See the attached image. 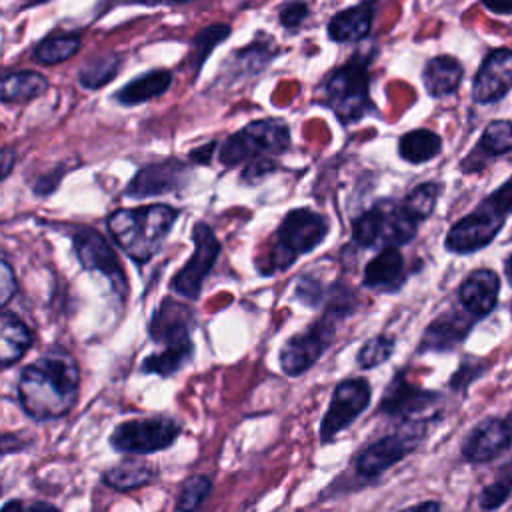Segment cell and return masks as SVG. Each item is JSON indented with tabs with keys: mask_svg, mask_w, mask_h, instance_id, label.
Masks as SVG:
<instances>
[{
	"mask_svg": "<svg viewBox=\"0 0 512 512\" xmlns=\"http://www.w3.org/2000/svg\"><path fill=\"white\" fill-rule=\"evenodd\" d=\"M474 320L460 316L458 312H448L438 316L424 332L420 342V350H446L464 340L468 328Z\"/></svg>",
	"mask_w": 512,
	"mask_h": 512,
	"instance_id": "cell-24",
	"label": "cell"
},
{
	"mask_svg": "<svg viewBox=\"0 0 512 512\" xmlns=\"http://www.w3.org/2000/svg\"><path fill=\"white\" fill-rule=\"evenodd\" d=\"M290 148V128L280 118H262L230 134L220 146L222 166H238L256 158H270Z\"/></svg>",
	"mask_w": 512,
	"mask_h": 512,
	"instance_id": "cell-5",
	"label": "cell"
},
{
	"mask_svg": "<svg viewBox=\"0 0 512 512\" xmlns=\"http://www.w3.org/2000/svg\"><path fill=\"white\" fill-rule=\"evenodd\" d=\"M510 150H512V122L510 120H494L484 128L474 152L464 158L462 170L470 172L476 168L478 158H494V156H500Z\"/></svg>",
	"mask_w": 512,
	"mask_h": 512,
	"instance_id": "cell-26",
	"label": "cell"
},
{
	"mask_svg": "<svg viewBox=\"0 0 512 512\" xmlns=\"http://www.w3.org/2000/svg\"><path fill=\"white\" fill-rule=\"evenodd\" d=\"M72 248L84 270L100 272L108 278L114 292L124 298L128 294V280L122 264L110 244L92 228H80L72 238Z\"/></svg>",
	"mask_w": 512,
	"mask_h": 512,
	"instance_id": "cell-13",
	"label": "cell"
},
{
	"mask_svg": "<svg viewBox=\"0 0 512 512\" xmlns=\"http://www.w3.org/2000/svg\"><path fill=\"white\" fill-rule=\"evenodd\" d=\"M374 20V4L362 2L356 6H350L338 14L332 16L328 22V36L330 40L344 44V42H356L368 36Z\"/></svg>",
	"mask_w": 512,
	"mask_h": 512,
	"instance_id": "cell-21",
	"label": "cell"
},
{
	"mask_svg": "<svg viewBox=\"0 0 512 512\" xmlns=\"http://www.w3.org/2000/svg\"><path fill=\"white\" fill-rule=\"evenodd\" d=\"M372 388L364 378L342 380L334 392L330 406L320 422V440L330 442L344 428H348L370 404Z\"/></svg>",
	"mask_w": 512,
	"mask_h": 512,
	"instance_id": "cell-12",
	"label": "cell"
},
{
	"mask_svg": "<svg viewBox=\"0 0 512 512\" xmlns=\"http://www.w3.org/2000/svg\"><path fill=\"white\" fill-rule=\"evenodd\" d=\"M488 10H492V12H496V14H512V2L510 4H494V2H486L484 4Z\"/></svg>",
	"mask_w": 512,
	"mask_h": 512,
	"instance_id": "cell-47",
	"label": "cell"
},
{
	"mask_svg": "<svg viewBox=\"0 0 512 512\" xmlns=\"http://www.w3.org/2000/svg\"><path fill=\"white\" fill-rule=\"evenodd\" d=\"M326 102L342 122L360 120L370 108V80L368 62L358 56L338 68L324 86Z\"/></svg>",
	"mask_w": 512,
	"mask_h": 512,
	"instance_id": "cell-8",
	"label": "cell"
},
{
	"mask_svg": "<svg viewBox=\"0 0 512 512\" xmlns=\"http://www.w3.org/2000/svg\"><path fill=\"white\" fill-rule=\"evenodd\" d=\"M438 184L434 182H424L420 186H416L412 192H408V196L402 200V206L406 208V212L422 222L424 218H428L436 206V200H438Z\"/></svg>",
	"mask_w": 512,
	"mask_h": 512,
	"instance_id": "cell-34",
	"label": "cell"
},
{
	"mask_svg": "<svg viewBox=\"0 0 512 512\" xmlns=\"http://www.w3.org/2000/svg\"><path fill=\"white\" fill-rule=\"evenodd\" d=\"M512 214V178L484 198L474 212L460 218L446 234V248L454 254H468L484 248Z\"/></svg>",
	"mask_w": 512,
	"mask_h": 512,
	"instance_id": "cell-4",
	"label": "cell"
},
{
	"mask_svg": "<svg viewBox=\"0 0 512 512\" xmlns=\"http://www.w3.org/2000/svg\"><path fill=\"white\" fill-rule=\"evenodd\" d=\"M178 210L168 204H150L140 208H122L108 216L112 240L136 262L144 264L156 256L170 234Z\"/></svg>",
	"mask_w": 512,
	"mask_h": 512,
	"instance_id": "cell-2",
	"label": "cell"
},
{
	"mask_svg": "<svg viewBox=\"0 0 512 512\" xmlns=\"http://www.w3.org/2000/svg\"><path fill=\"white\" fill-rule=\"evenodd\" d=\"M210 488H212V482L208 476L194 474L186 478L176 498L178 512H194L202 504V500L208 496Z\"/></svg>",
	"mask_w": 512,
	"mask_h": 512,
	"instance_id": "cell-36",
	"label": "cell"
},
{
	"mask_svg": "<svg viewBox=\"0 0 512 512\" xmlns=\"http://www.w3.org/2000/svg\"><path fill=\"white\" fill-rule=\"evenodd\" d=\"M440 402V396L430 390H422L410 384L404 372H398L388 384L380 400V412L404 422H422L424 414H430Z\"/></svg>",
	"mask_w": 512,
	"mask_h": 512,
	"instance_id": "cell-14",
	"label": "cell"
},
{
	"mask_svg": "<svg viewBox=\"0 0 512 512\" xmlns=\"http://www.w3.org/2000/svg\"><path fill=\"white\" fill-rule=\"evenodd\" d=\"M192 352H194L192 340L168 344L160 352L146 356L140 364V370L144 374H158V376H164V378L172 376L190 362Z\"/></svg>",
	"mask_w": 512,
	"mask_h": 512,
	"instance_id": "cell-28",
	"label": "cell"
},
{
	"mask_svg": "<svg viewBox=\"0 0 512 512\" xmlns=\"http://www.w3.org/2000/svg\"><path fill=\"white\" fill-rule=\"evenodd\" d=\"M172 84V74L168 70L156 68L146 74L136 76L132 82L124 84L116 94L114 100L122 106H136L148 102L156 96H162Z\"/></svg>",
	"mask_w": 512,
	"mask_h": 512,
	"instance_id": "cell-23",
	"label": "cell"
},
{
	"mask_svg": "<svg viewBox=\"0 0 512 512\" xmlns=\"http://www.w3.org/2000/svg\"><path fill=\"white\" fill-rule=\"evenodd\" d=\"M192 242L194 252L190 260L170 280V290L186 300H196L200 296L202 282L220 254V242L206 222H198L192 228Z\"/></svg>",
	"mask_w": 512,
	"mask_h": 512,
	"instance_id": "cell-10",
	"label": "cell"
},
{
	"mask_svg": "<svg viewBox=\"0 0 512 512\" xmlns=\"http://www.w3.org/2000/svg\"><path fill=\"white\" fill-rule=\"evenodd\" d=\"M500 292V278L492 270H476L472 272L458 290L460 304L472 318L486 316L494 310Z\"/></svg>",
	"mask_w": 512,
	"mask_h": 512,
	"instance_id": "cell-19",
	"label": "cell"
},
{
	"mask_svg": "<svg viewBox=\"0 0 512 512\" xmlns=\"http://www.w3.org/2000/svg\"><path fill=\"white\" fill-rule=\"evenodd\" d=\"M268 60H270V50H266V46L252 44V46H248L246 50H242V52L238 54L236 64H240V68L248 66V72L254 74V72L262 70Z\"/></svg>",
	"mask_w": 512,
	"mask_h": 512,
	"instance_id": "cell-38",
	"label": "cell"
},
{
	"mask_svg": "<svg viewBox=\"0 0 512 512\" xmlns=\"http://www.w3.org/2000/svg\"><path fill=\"white\" fill-rule=\"evenodd\" d=\"M512 490V464L500 470V476L482 492V508H496Z\"/></svg>",
	"mask_w": 512,
	"mask_h": 512,
	"instance_id": "cell-37",
	"label": "cell"
},
{
	"mask_svg": "<svg viewBox=\"0 0 512 512\" xmlns=\"http://www.w3.org/2000/svg\"><path fill=\"white\" fill-rule=\"evenodd\" d=\"M274 170H276V164L272 162V158H256L246 164V168L242 172V180L248 184H254L256 180L268 176Z\"/></svg>",
	"mask_w": 512,
	"mask_h": 512,
	"instance_id": "cell-41",
	"label": "cell"
},
{
	"mask_svg": "<svg viewBox=\"0 0 512 512\" xmlns=\"http://www.w3.org/2000/svg\"><path fill=\"white\" fill-rule=\"evenodd\" d=\"M178 436L180 424L168 416L132 418L114 428L110 444L124 454H152L168 448Z\"/></svg>",
	"mask_w": 512,
	"mask_h": 512,
	"instance_id": "cell-9",
	"label": "cell"
},
{
	"mask_svg": "<svg viewBox=\"0 0 512 512\" xmlns=\"http://www.w3.org/2000/svg\"><path fill=\"white\" fill-rule=\"evenodd\" d=\"M512 88V50L498 48L490 52L472 84V96L480 104L500 100Z\"/></svg>",
	"mask_w": 512,
	"mask_h": 512,
	"instance_id": "cell-16",
	"label": "cell"
},
{
	"mask_svg": "<svg viewBox=\"0 0 512 512\" xmlns=\"http://www.w3.org/2000/svg\"><path fill=\"white\" fill-rule=\"evenodd\" d=\"M328 234V220L310 208L290 210L274 236L270 252L258 260L262 274L288 270L300 254L312 252Z\"/></svg>",
	"mask_w": 512,
	"mask_h": 512,
	"instance_id": "cell-3",
	"label": "cell"
},
{
	"mask_svg": "<svg viewBox=\"0 0 512 512\" xmlns=\"http://www.w3.org/2000/svg\"><path fill=\"white\" fill-rule=\"evenodd\" d=\"M214 150H216V142L212 140V142H208V144H202V146L194 148V150L188 154V158H190L194 164H208L210 158H212V154H214Z\"/></svg>",
	"mask_w": 512,
	"mask_h": 512,
	"instance_id": "cell-44",
	"label": "cell"
},
{
	"mask_svg": "<svg viewBox=\"0 0 512 512\" xmlns=\"http://www.w3.org/2000/svg\"><path fill=\"white\" fill-rule=\"evenodd\" d=\"M48 90V80L36 70H18L2 78L0 98L2 102H26L42 96Z\"/></svg>",
	"mask_w": 512,
	"mask_h": 512,
	"instance_id": "cell-27",
	"label": "cell"
},
{
	"mask_svg": "<svg viewBox=\"0 0 512 512\" xmlns=\"http://www.w3.org/2000/svg\"><path fill=\"white\" fill-rule=\"evenodd\" d=\"M32 342L30 328L16 314L4 310L0 314V366L8 368L18 362Z\"/></svg>",
	"mask_w": 512,
	"mask_h": 512,
	"instance_id": "cell-22",
	"label": "cell"
},
{
	"mask_svg": "<svg viewBox=\"0 0 512 512\" xmlns=\"http://www.w3.org/2000/svg\"><path fill=\"white\" fill-rule=\"evenodd\" d=\"M190 322L192 310L186 304H180L172 298H164L150 318L148 334L152 342L162 346L190 340Z\"/></svg>",
	"mask_w": 512,
	"mask_h": 512,
	"instance_id": "cell-18",
	"label": "cell"
},
{
	"mask_svg": "<svg viewBox=\"0 0 512 512\" xmlns=\"http://www.w3.org/2000/svg\"><path fill=\"white\" fill-rule=\"evenodd\" d=\"M230 36V26L228 24H212L202 28L190 44V54H188V68L192 72V76H196L202 68V64L206 62V58L212 54V50Z\"/></svg>",
	"mask_w": 512,
	"mask_h": 512,
	"instance_id": "cell-32",
	"label": "cell"
},
{
	"mask_svg": "<svg viewBox=\"0 0 512 512\" xmlns=\"http://www.w3.org/2000/svg\"><path fill=\"white\" fill-rule=\"evenodd\" d=\"M342 304H348V302L332 300L326 312L322 314V318H318L306 330L294 334L284 342L278 356L280 368L284 374L298 376L306 372L324 354V350L332 344L336 322H340L350 312V306H342Z\"/></svg>",
	"mask_w": 512,
	"mask_h": 512,
	"instance_id": "cell-7",
	"label": "cell"
},
{
	"mask_svg": "<svg viewBox=\"0 0 512 512\" xmlns=\"http://www.w3.org/2000/svg\"><path fill=\"white\" fill-rule=\"evenodd\" d=\"M80 50L78 34H54L40 40L34 48V60L40 64H58L72 58Z\"/></svg>",
	"mask_w": 512,
	"mask_h": 512,
	"instance_id": "cell-33",
	"label": "cell"
},
{
	"mask_svg": "<svg viewBox=\"0 0 512 512\" xmlns=\"http://www.w3.org/2000/svg\"><path fill=\"white\" fill-rule=\"evenodd\" d=\"M442 150V140L436 132L418 128L412 132H406L398 142V154L402 160L410 164H422L438 156Z\"/></svg>",
	"mask_w": 512,
	"mask_h": 512,
	"instance_id": "cell-30",
	"label": "cell"
},
{
	"mask_svg": "<svg viewBox=\"0 0 512 512\" xmlns=\"http://www.w3.org/2000/svg\"><path fill=\"white\" fill-rule=\"evenodd\" d=\"M154 478H156L154 468L150 464H146L142 460H134V458L112 466L102 476L104 484H108L110 488H114L118 492L142 488V486L150 484Z\"/></svg>",
	"mask_w": 512,
	"mask_h": 512,
	"instance_id": "cell-29",
	"label": "cell"
},
{
	"mask_svg": "<svg viewBox=\"0 0 512 512\" xmlns=\"http://www.w3.org/2000/svg\"><path fill=\"white\" fill-rule=\"evenodd\" d=\"M188 166L180 160L154 162L140 168L128 182L124 194L128 198H148L158 194H168L184 186Z\"/></svg>",
	"mask_w": 512,
	"mask_h": 512,
	"instance_id": "cell-15",
	"label": "cell"
},
{
	"mask_svg": "<svg viewBox=\"0 0 512 512\" xmlns=\"http://www.w3.org/2000/svg\"><path fill=\"white\" fill-rule=\"evenodd\" d=\"M416 230L418 220L406 212L402 202L394 200H378L352 222V238L364 248L376 244H384V248H398L400 244H408Z\"/></svg>",
	"mask_w": 512,
	"mask_h": 512,
	"instance_id": "cell-6",
	"label": "cell"
},
{
	"mask_svg": "<svg viewBox=\"0 0 512 512\" xmlns=\"http://www.w3.org/2000/svg\"><path fill=\"white\" fill-rule=\"evenodd\" d=\"M308 12H310L308 4H304V2H290V4H286L280 10V24L284 28H298L306 20Z\"/></svg>",
	"mask_w": 512,
	"mask_h": 512,
	"instance_id": "cell-39",
	"label": "cell"
},
{
	"mask_svg": "<svg viewBox=\"0 0 512 512\" xmlns=\"http://www.w3.org/2000/svg\"><path fill=\"white\" fill-rule=\"evenodd\" d=\"M400 512H440V504L438 502H422V504H416V506H410V508H404Z\"/></svg>",
	"mask_w": 512,
	"mask_h": 512,
	"instance_id": "cell-46",
	"label": "cell"
},
{
	"mask_svg": "<svg viewBox=\"0 0 512 512\" xmlns=\"http://www.w3.org/2000/svg\"><path fill=\"white\" fill-rule=\"evenodd\" d=\"M80 388V370L74 356L64 348H52L24 366L18 378V402L34 420L66 416Z\"/></svg>",
	"mask_w": 512,
	"mask_h": 512,
	"instance_id": "cell-1",
	"label": "cell"
},
{
	"mask_svg": "<svg viewBox=\"0 0 512 512\" xmlns=\"http://www.w3.org/2000/svg\"><path fill=\"white\" fill-rule=\"evenodd\" d=\"M406 280L404 258L398 248L380 250L364 268L362 284L378 292H396Z\"/></svg>",
	"mask_w": 512,
	"mask_h": 512,
	"instance_id": "cell-20",
	"label": "cell"
},
{
	"mask_svg": "<svg viewBox=\"0 0 512 512\" xmlns=\"http://www.w3.org/2000/svg\"><path fill=\"white\" fill-rule=\"evenodd\" d=\"M122 58L116 52H104L88 58L78 70V82L86 90H98L116 78L120 72Z\"/></svg>",
	"mask_w": 512,
	"mask_h": 512,
	"instance_id": "cell-31",
	"label": "cell"
},
{
	"mask_svg": "<svg viewBox=\"0 0 512 512\" xmlns=\"http://www.w3.org/2000/svg\"><path fill=\"white\" fill-rule=\"evenodd\" d=\"M2 512H58L56 506L40 500H8L2 506Z\"/></svg>",
	"mask_w": 512,
	"mask_h": 512,
	"instance_id": "cell-42",
	"label": "cell"
},
{
	"mask_svg": "<svg viewBox=\"0 0 512 512\" xmlns=\"http://www.w3.org/2000/svg\"><path fill=\"white\" fill-rule=\"evenodd\" d=\"M506 278H508V282L512 284V254H510L508 260H506Z\"/></svg>",
	"mask_w": 512,
	"mask_h": 512,
	"instance_id": "cell-48",
	"label": "cell"
},
{
	"mask_svg": "<svg viewBox=\"0 0 512 512\" xmlns=\"http://www.w3.org/2000/svg\"><path fill=\"white\" fill-rule=\"evenodd\" d=\"M394 346H396L394 338H390L386 334H378V336H374V338H370V340H366L362 344V348L358 350L356 362L364 370L376 368V366H380L382 362H386L392 356Z\"/></svg>",
	"mask_w": 512,
	"mask_h": 512,
	"instance_id": "cell-35",
	"label": "cell"
},
{
	"mask_svg": "<svg viewBox=\"0 0 512 512\" xmlns=\"http://www.w3.org/2000/svg\"><path fill=\"white\" fill-rule=\"evenodd\" d=\"M296 298L302 300L306 306H318L320 298H322V286L320 282H314L310 276L300 278L298 286H296Z\"/></svg>",
	"mask_w": 512,
	"mask_h": 512,
	"instance_id": "cell-40",
	"label": "cell"
},
{
	"mask_svg": "<svg viewBox=\"0 0 512 512\" xmlns=\"http://www.w3.org/2000/svg\"><path fill=\"white\" fill-rule=\"evenodd\" d=\"M12 164H14V150L6 146V148L2 150V170H0L2 178H6V176H8V172H10Z\"/></svg>",
	"mask_w": 512,
	"mask_h": 512,
	"instance_id": "cell-45",
	"label": "cell"
},
{
	"mask_svg": "<svg viewBox=\"0 0 512 512\" xmlns=\"http://www.w3.org/2000/svg\"><path fill=\"white\" fill-rule=\"evenodd\" d=\"M16 292V278L14 272L8 264V260H2V272H0V304L6 306L12 298V294Z\"/></svg>",
	"mask_w": 512,
	"mask_h": 512,
	"instance_id": "cell-43",
	"label": "cell"
},
{
	"mask_svg": "<svg viewBox=\"0 0 512 512\" xmlns=\"http://www.w3.org/2000/svg\"><path fill=\"white\" fill-rule=\"evenodd\" d=\"M462 74H464V68L456 58L436 56L428 60V64L424 66L422 82L430 96L440 98V96L452 94L458 88Z\"/></svg>",
	"mask_w": 512,
	"mask_h": 512,
	"instance_id": "cell-25",
	"label": "cell"
},
{
	"mask_svg": "<svg viewBox=\"0 0 512 512\" xmlns=\"http://www.w3.org/2000/svg\"><path fill=\"white\" fill-rule=\"evenodd\" d=\"M424 422H404L400 430L366 446L356 458V470L362 476L374 478L410 454L424 436Z\"/></svg>",
	"mask_w": 512,
	"mask_h": 512,
	"instance_id": "cell-11",
	"label": "cell"
},
{
	"mask_svg": "<svg viewBox=\"0 0 512 512\" xmlns=\"http://www.w3.org/2000/svg\"><path fill=\"white\" fill-rule=\"evenodd\" d=\"M512 444V416L480 422L464 440L462 454L472 462H484Z\"/></svg>",
	"mask_w": 512,
	"mask_h": 512,
	"instance_id": "cell-17",
	"label": "cell"
}]
</instances>
